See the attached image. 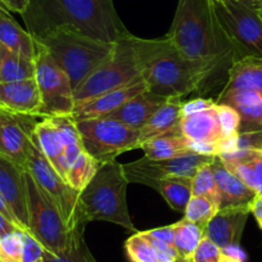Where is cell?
Instances as JSON below:
<instances>
[{
  "label": "cell",
  "instance_id": "1f68e13d",
  "mask_svg": "<svg viewBox=\"0 0 262 262\" xmlns=\"http://www.w3.org/2000/svg\"><path fill=\"white\" fill-rule=\"evenodd\" d=\"M99 166V163L84 150L70 167L67 183L77 191H81L88 185V183L94 178Z\"/></svg>",
  "mask_w": 262,
  "mask_h": 262
},
{
  "label": "cell",
  "instance_id": "9c48e42d",
  "mask_svg": "<svg viewBox=\"0 0 262 262\" xmlns=\"http://www.w3.org/2000/svg\"><path fill=\"white\" fill-rule=\"evenodd\" d=\"M85 152L99 165L112 162L122 153L140 148V130L108 118L76 121Z\"/></svg>",
  "mask_w": 262,
  "mask_h": 262
},
{
  "label": "cell",
  "instance_id": "f546056e",
  "mask_svg": "<svg viewBox=\"0 0 262 262\" xmlns=\"http://www.w3.org/2000/svg\"><path fill=\"white\" fill-rule=\"evenodd\" d=\"M49 118L54 123L58 134L62 139L63 145H64L66 161H67L69 167H71L72 163L77 160L81 152H84L81 138H80L79 130H77L76 126V121L72 118L71 115L54 116V117Z\"/></svg>",
  "mask_w": 262,
  "mask_h": 262
},
{
  "label": "cell",
  "instance_id": "6da1fadb",
  "mask_svg": "<svg viewBox=\"0 0 262 262\" xmlns=\"http://www.w3.org/2000/svg\"><path fill=\"white\" fill-rule=\"evenodd\" d=\"M32 37L60 27H71L107 42L128 34L113 0H29L21 14Z\"/></svg>",
  "mask_w": 262,
  "mask_h": 262
},
{
  "label": "cell",
  "instance_id": "cb8c5ba5",
  "mask_svg": "<svg viewBox=\"0 0 262 262\" xmlns=\"http://www.w3.org/2000/svg\"><path fill=\"white\" fill-rule=\"evenodd\" d=\"M229 90H253L262 95V58L235 60L228 70V82L221 92Z\"/></svg>",
  "mask_w": 262,
  "mask_h": 262
},
{
  "label": "cell",
  "instance_id": "b9f144b4",
  "mask_svg": "<svg viewBox=\"0 0 262 262\" xmlns=\"http://www.w3.org/2000/svg\"><path fill=\"white\" fill-rule=\"evenodd\" d=\"M248 163L253 168L254 180H256V193L258 195H262V150H259Z\"/></svg>",
  "mask_w": 262,
  "mask_h": 262
},
{
  "label": "cell",
  "instance_id": "d590c367",
  "mask_svg": "<svg viewBox=\"0 0 262 262\" xmlns=\"http://www.w3.org/2000/svg\"><path fill=\"white\" fill-rule=\"evenodd\" d=\"M24 230H16L0 236V262H21Z\"/></svg>",
  "mask_w": 262,
  "mask_h": 262
},
{
  "label": "cell",
  "instance_id": "4316f807",
  "mask_svg": "<svg viewBox=\"0 0 262 262\" xmlns=\"http://www.w3.org/2000/svg\"><path fill=\"white\" fill-rule=\"evenodd\" d=\"M144 185L150 186L163 196L172 210L184 213L191 198V179L190 178H165L145 181Z\"/></svg>",
  "mask_w": 262,
  "mask_h": 262
},
{
  "label": "cell",
  "instance_id": "83f0119b",
  "mask_svg": "<svg viewBox=\"0 0 262 262\" xmlns=\"http://www.w3.org/2000/svg\"><path fill=\"white\" fill-rule=\"evenodd\" d=\"M2 50V66H0V82H13L21 80L34 79V58L11 52L0 45Z\"/></svg>",
  "mask_w": 262,
  "mask_h": 262
},
{
  "label": "cell",
  "instance_id": "d4e9b609",
  "mask_svg": "<svg viewBox=\"0 0 262 262\" xmlns=\"http://www.w3.org/2000/svg\"><path fill=\"white\" fill-rule=\"evenodd\" d=\"M0 45L27 58H34L35 55L32 35L22 29L3 6H0Z\"/></svg>",
  "mask_w": 262,
  "mask_h": 262
},
{
  "label": "cell",
  "instance_id": "f907efd6",
  "mask_svg": "<svg viewBox=\"0 0 262 262\" xmlns=\"http://www.w3.org/2000/svg\"><path fill=\"white\" fill-rule=\"evenodd\" d=\"M259 13H261V17H262V9H259Z\"/></svg>",
  "mask_w": 262,
  "mask_h": 262
},
{
  "label": "cell",
  "instance_id": "7a4b0ae2",
  "mask_svg": "<svg viewBox=\"0 0 262 262\" xmlns=\"http://www.w3.org/2000/svg\"><path fill=\"white\" fill-rule=\"evenodd\" d=\"M140 76L148 92L170 99L195 92L216 72L215 67L189 59L167 39H140L131 35Z\"/></svg>",
  "mask_w": 262,
  "mask_h": 262
},
{
  "label": "cell",
  "instance_id": "f35d334b",
  "mask_svg": "<svg viewBox=\"0 0 262 262\" xmlns=\"http://www.w3.org/2000/svg\"><path fill=\"white\" fill-rule=\"evenodd\" d=\"M47 249L41 246L36 238L29 231L24 230V248H22L21 262H41L44 259Z\"/></svg>",
  "mask_w": 262,
  "mask_h": 262
},
{
  "label": "cell",
  "instance_id": "d6986e66",
  "mask_svg": "<svg viewBox=\"0 0 262 262\" xmlns=\"http://www.w3.org/2000/svg\"><path fill=\"white\" fill-rule=\"evenodd\" d=\"M219 195H220V208H249L252 201L257 193L246 185L239 178H236L221 161L219 156H215L211 163Z\"/></svg>",
  "mask_w": 262,
  "mask_h": 262
},
{
  "label": "cell",
  "instance_id": "ac0fdd59",
  "mask_svg": "<svg viewBox=\"0 0 262 262\" xmlns=\"http://www.w3.org/2000/svg\"><path fill=\"white\" fill-rule=\"evenodd\" d=\"M216 104H226L238 112L241 118L238 134L262 133V95L253 90L220 92Z\"/></svg>",
  "mask_w": 262,
  "mask_h": 262
},
{
  "label": "cell",
  "instance_id": "7dc6e473",
  "mask_svg": "<svg viewBox=\"0 0 262 262\" xmlns=\"http://www.w3.org/2000/svg\"><path fill=\"white\" fill-rule=\"evenodd\" d=\"M176 262H191L190 259H185V258H181V257H179L178 259H176Z\"/></svg>",
  "mask_w": 262,
  "mask_h": 262
},
{
  "label": "cell",
  "instance_id": "74e56055",
  "mask_svg": "<svg viewBox=\"0 0 262 262\" xmlns=\"http://www.w3.org/2000/svg\"><path fill=\"white\" fill-rule=\"evenodd\" d=\"M223 249L208 238H203L191 257V262H221Z\"/></svg>",
  "mask_w": 262,
  "mask_h": 262
},
{
  "label": "cell",
  "instance_id": "bcb514c9",
  "mask_svg": "<svg viewBox=\"0 0 262 262\" xmlns=\"http://www.w3.org/2000/svg\"><path fill=\"white\" fill-rule=\"evenodd\" d=\"M16 230H19L18 226H17L16 224L12 223L11 220H8L3 213H0V236L7 235V234L9 233H13V231Z\"/></svg>",
  "mask_w": 262,
  "mask_h": 262
},
{
  "label": "cell",
  "instance_id": "ba28073f",
  "mask_svg": "<svg viewBox=\"0 0 262 262\" xmlns=\"http://www.w3.org/2000/svg\"><path fill=\"white\" fill-rule=\"evenodd\" d=\"M131 35L128 32L118 40L113 54L74 90L75 105L123 86L140 76L139 62Z\"/></svg>",
  "mask_w": 262,
  "mask_h": 262
},
{
  "label": "cell",
  "instance_id": "e0dca14e",
  "mask_svg": "<svg viewBox=\"0 0 262 262\" xmlns=\"http://www.w3.org/2000/svg\"><path fill=\"white\" fill-rule=\"evenodd\" d=\"M41 97L36 80L0 82V111L39 117Z\"/></svg>",
  "mask_w": 262,
  "mask_h": 262
},
{
  "label": "cell",
  "instance_id": "44dd1931",
  "mask_svg": "<svg viewBox=\"0 0 262 262\" xmlns=\"http://www.w3.org/2000/svg\"><path fill=\"white\" fill-rule=\"evenodd\" d=\"M179 128L181 134L190 143L219 144L224 139L220 121L216 112V104L210 110L183 116L179 123Z\"/></svg>",
  "mask_w": 262,
  "mask_h": 262
},
{
  "label": "cell",
  "instance_id": "e575fe53",
  "mask_svg": "<svg viewBox=\"0 0 262 262\" xmlns=\"http://www.w3.org/2000/svg\"><path fill=\"white\" fill-rule=\"evenodd\" d=\"M41 262H97L84 241V234H80L67 251L53 254L47 251Z\"/></svg>",
  "mask_w": 262,
  "mask_h": 262
},
{
  "label": "cell",
  "instance_id": "7bdbcfd3",
  "mask_svg": "<svg viewBox=\"0 0 262 262\" xmlns=\"http://www.w3.org/2000/svg\"><path fill=\"white\" fill-rule=\"evenodd\" d=\"M29 0H0V6H3L7 11L16 12L22 14L27 8Z\"/></svg>",
  "mask_w": 262,
  "mask_h": 262
},
{
  "label": "cell",
  "instance_id": "60d3db41",
  "mask_svg": "<svg viewBox=\"0 0 262 262\" xmlns=\"http://www.w3.org/2000/svg\"><path fill=\"white\" fill-rule=\"evenodd\" d=\"M144 234L145 235L150 236V238L156 239V241L162 242V243L173 247V236H175V228H173V224L172 225L163 226V228L147 230L144 231Z\"/></svg>",
  "mask_w": 262,
  "mask_h": 262
},
{
  "label": "cell",
  "instance_id": "d6a6232c",
  "mask_svg": "<svg viewBox=\"0 0 262 262\" xmlns=\"http://www.w3.org/2000/svg\"><path fill=\"white\" fill-rule=\"evenodd\" d=\"M191 195L205 196L220 208V195L211 163L202 166L191 179Z\"/></svg>",
  "mask_w": 262,
  "mask_h": 262
},
{
  "label": "cell",
  "instance_id": "836d02e7",
  "mask_svg": "<svg viewBox=\"0 0 262 262\" xmlns=\"http://www.w3.org/2000/svg\"><path fill=\"white\" fill-rule=\"evenodd\" d=\"M217 211L219 206L205 196L191 195L190 201L185 208V212H184V219L206 228L208 221L216 215Z\"/></svg>",
  "mask_w": 262,
  "mask_h": 262
},
{
  "label": "cell",
  "instance_id": "9a60e30c",
  "mask_svg": "<svg viewBox=\"0 0 262 262\" xmlns=\"http://www.w3.org/2000/svg\"><path fill=\"white\" fill-rule=\"evenodd\" d=\"M147 90V84L142 76L137 77L135 80L130 81L123 86L113 89L111 92L104 93L102 95L86 100L84 103L75 105L74 112L71 113L75 121L90 120V118L105 117L107 115L112 113L118 107L130 100L131 98L137 97L140 93Z\"/></svg>",
  "mask_w": 262,
  "mask_h": 262
},
{
  "label": "cell",
  "instance_id": "484cf974",
  "mask_svg": "<svg viewBox=\"0 0 262 262\" xmlns=\"http://www.w3.org/2000/svg\"><path fill=\"white\" fill-rule=\"evenodd\" d=\"M140 149L150 160H168L191 153L190 142L181 134L179 126L166 134L143 143Z\"/></svg>",
  "mask_w": 262,
  "mask_h": 262
},
{
  "label": "cell",
  "instance_id": "8fae6325",
  "mask_svg": "<svg viewBox=\"0 0 262 262\" xmlns=\"http://www.w3.org/2000/svg\"><path fill=\"white\" fill-rule=\"evenodd\" d=\"M35 80L41 97L39 117L71 115L75 108L70 77L54 62L42 45L35 41Z\"/></svg>",
  "mask_w": 262,
  "mask_h": 262
},
{
  "label": "cell",
  "instance_id": "f1b7e54d",
  "mask_svg": "<svg viewBox=\"0 0 262 262\" xmlns=\"http://www.w3.org/2000/svg\"><path fill=\"white\" fill-rule=\"evenodd\" d=\"M175 228V236H173V248L179 257L185 259H190L194 252L198 248L202 239L205 238V228L190 221L183 220L173 224Z\"/></svg>",
  "mask_w": 262,
  "mask_h": 262
},
{
  "label": "cell",
  "instance_id": "603a6c76",
  "mask_svg": "<svg viewBox=\"0 0 262 262\" xmlns=\"http://www.w3.org/2000/svg\"><path fill=\"white\" fill-rule=\"evenodd\" d=\"M183 118V98H170L166 100L140 128V143L157 138L173 130ZM140 144V145H142Z\"/></svg>",
  "mask_w": 262,
  "mask_h": 262
},
{
  "label": "cell",
  "instance_id": "3957f363",
  "mask_svg": "<svg viewBox=\"0 0 262 262\" xmlns=\"http://www.w3.org/2000/svg\"><path fill=\"white\" fill-rule=\"evenodd\" d=\"M166 37L189 59L208 63L216 71L224 66L229 70L234 62V49L211 0H179Z\"/></svg>",
  "mask_w": 262,
  "mask_h": 262
},
{
  "label": "cell",
  "instance_id": "ee69618b",
  "mask_svg": "<svg viewBox=\"0 0 262 262\" xmlns=\"http://www.w3.org/2000/svg\"><path fill=\"white\" fill-rule=\"evenodd\" d=\"M249 211H251L252 215L254 216L259 229L262 230V195H258V194H257V195L254 196V200L252 201L251 206H249Z\"/></svg>",
  "mask_w": 262,
  "mask_h": 262
},
{
  "label": "cell",
  "instance_id": "30bf717a",
  "mask_svg": "<svg viewBox=\"0 0 262 262\" xmlns=\"http://www.w3.org/2000/svg\"><path fill=\"white\" fill-rule=\"evenodd\" d=\"M25 170L31 175L35 183L50 196L64 219L66 224L74 231L85 230V226L79 220V193L70 184L66 183L62 176L57 172L50 161L31 137Z\"/></svg>",
  "mask_w": 262,
  "mask_h": 262
},
{
  "label": "cell",
  "instance_id": "c3c4849f",
  "mask_svg": "<svg viewBox=\"0 0 262 262\" xmlns=\"http://www.w3.org/2000/svg\"><path fill=\"white\" fill-rule=\"evenodd\" d=\"M257 2V7H258V9H262V0H256Z\"/></svg>",
  "mask_w": 262,
  "mask_h": 262
},
{
  "label": "cell",
  "instance_id": "ab89813d",
  "mask_svg": "<svg viewBox=\"0 0 262 262\" xmlns=\"http://www.w3.org/2000/svg\"><path fill=\"white\" fill-rule=\"evenodd\" d=\"M215 100L207 99V98H196V99L183 102V116L193 115V113L210 110V108L215 107Z\"/></svg>",
  "mask_w": 262,
  "mask_h": 262
},
{
  "label": "cell",
  "instance_id": "8d00e7d4",
  "mask_svg": "<svg viewBox=\"0 0 262 262\" xmlns=\"http://www.w3.org/2000/svg\"><path fill=\"white\" fill-rule=\"evenodd\" d=\"M216 112H217L219 121H220L224 139L238 135L239 125H241L238 112L230 105L226 104H216Z\"/></svg>",
  "mask_w": 262,
  "mask_h": 262
},
{
  "label": "cell",
  "instance_id": "681fc988",
  "mask_svg": "<svg viewBox=\"0 0 262 262\" xmlns=\"http://www.w3.org/2000/svg\"><path fill=\"white\" fill-rule=\"evenodd\" d=\"M0 66H2V50H0Z\"/></svg>",
  "mask_w": 262,
  "mask_h": 262
},
{
  "label": "cell",
  "instance_id": "4dcf8cb0",
  "mask_svg": "<svg viewBox=\"0 0 262 262\" xmlns=\"http://www.w3.org/2000/svg\"><path fill=\"white\" fill-rule=\"evenodd\" d=\"M125 251L131 262H176L179 258L160 251L143 235L142 231H137L126 241Z\"/></svg>",
  "mask_w": 262,
  "mask_h": 262
},
{
  "label": "cell",
  "instance_id": "8992f818",
  "mask_svg": "<svg viewBox=\"0 0 262 262\" xmlns=\"http://www.w3.org/2000/svg\"><path fill=\"white\" fill-rule=\"evenodd\" d=\"M27 195V231L49 253L59 254L74 244L85 230H71L50 196L25 171Z\"/></svg>",
  "mask_w": 262,
  "mask_h": 262
},
{
  "label": "cell",
  "instance_id": "7c38bea8",
  "mask_svg": "<svg viewBox=\"0 0 262 262\" xmlns=\"http://www.w3.org/2000/svg\"><path fill=\"white\" fill-rule=\"evenodd\" d=\"M215 156H203L188 153L180 157L168 160H150L143 157L135 162L123 166V172L128 183H138L144 185L145 181L165 178H190L193 179L196 171L207 163H212Z\"/></svg>",
  "mask_w": 262,
  "mask_h": 262
},
{
  "label": "cell",
  "instance_id": "5b68a950",
  "mask_svg": "<svg viewBox=\"0 0 262 262\" xmlns=\"http://www.w3.org/2000/svg\"><path fill=\"white\" fill-rule=\"evenodd\" d=\"M70 77L74 90L113 54L117 42H107L71 27L34 37Z\"/></svg>",
  "mask_w": 262,
  "mask_h": 262
},
{
  "label": "cell",
  "instance_id": "52a82bcc",
  "mask_svg": "<svg viewBox=\"0 0 262 262\" xmlns=\"http://www.w3.org/2000/svg\"><path fill=\"white\" fill-rule=\"evenodd\" d=\"M211 2L234 49V62L247 57L262 58V17L256 0Z\"/></svg>",
  "mask_w": 262,
  "mask_h": 262
},
{
  "label": "cell",
  "instance_id": "277c9868",
  "mask_svg": "<svg viewBox=\"0 0 262 262\" xmlns=\"http://www.w3.org/2000/svg\"><path fill=\"white\" fill-rule=\"evenodd\" d=\"M128 180L117 161L103 163L94 178L79 193V220L82 226L90 221H108L137 233L126 202Z\"/></svg>",
  "mask_w": 262,
  "mask_h": 262
},
{
  "label": "cell",
  "instance_id": "4fadbf2b",
  "mask_svg": "<svg viewBox=\"0 0 262 262\" xmlns=\"http://www.w3.org/2000/svg\"><path fill=\"white\" fill-rule=\"evenodd\" d=\"M37 122L35 116L0 111V152L24 168Z\"/></svg>",
  "mask_w": 262,
  "mask_h": 262
},
{
  "label": "cell",
  "instance_id": "f6af8a7d",
  "mask_svg": "<svg viewBox=\"0 0 262 262\" xmlns=\"http://www.w3.org/2000/svg\"><path fill=\"white\" fill-rule=\"evenodd\" d=\"M221 262H243V254L239 251V247L223 251Z\"/></svg>",
  "mask_w": 262,
  "mask_h": 262
},
{
  "label": "cell",
  "instance_id": "7402d4cb",
  "mask_svg": "<svg viewBox=\"0 0 262 262\" xmlns=\"http://www.w3.org/2000/svg\"><path fill=\"white\" fill-rule=\"evenodd\" d=\"M32 138L36 142V144L39 145L41 152L45 155V157L50 161L53 167L57 170V172L67 183L70 167L67 165V161H66L64 145H63L62 139L58 134L54 123L52 122L49 117L37 122Z\"/></svg>",
  "mask_w": 262,
  "mask_h": 262
},
{
  "label": "cell",
  "instance_id": "ffe728a7",
  "mask_svg": "<svg viewBox=\"0 0 262 262\" xmlns=\"http://www.w3.org/2000/svg\"><path fill=\"white\" fill-rule=\"evenodd\" d=\"M166 98L156 95L153 93L145 92L140 93L137 97L131 98L126 103H123L121 107L113 111L112 113L107 115L103 118L117 121L126 126H130L133 128H140L145 125L150 116L166 102ZM100 118V117H99Z\"/></svg>",
  "mask_w": 262,
  "mask_h": 262
},
{
  "label": "cell",
  "instance_id": "5bb4252c",
  "mask_svg": "<svg viewBox=\"0 0 262 262\" xmlns=\"http://www.w3.org/2000/svg\"><path fill=\"white\" fill-rule=\"evenodd\" d=\"M25 168L0 152V194L6 200L12 213L27 231V195Z\"/></svg>",
  "mask_w": 262,
  "mask_h": 262
},
{
  "label": "cell",
  "instance_id": "2e32d148",
  "mask_svg": "<svg viewBox=\"0 0 262 262\" xmlns=\"http://www.w3.org/2000/svg\"><path fill=\"white\" fill-rule=\"evenodd\" d=\"M249 213V208L219 210L206 225L205 236L223 251L239 247Z\"/></svg>",
  "mask_w": 262,
  "mask_h": 262
}]
</instances>
